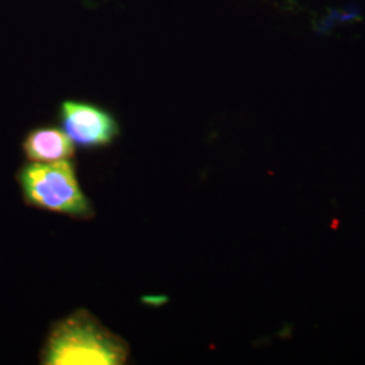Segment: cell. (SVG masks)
I'll return each mask as SVG.
<instances>
[{
    "label": "cell",
    "instance_id": "1",
    "mask_svg": "<svg viewBox=\"0 0 365 365\" xmlns=\"http://www.w3.org/2000/svg\"><path fill=\"white\" fill-rule=\"evenodd\" d=\"M129 346L93 315L78 310L52 327L41 352L46 365L125 364Z\"/></svg>",
    "mask_w": 365,
    "mask_h": 365
},
{
    "label": "cell",
    "instance_id": "2",
    "mask_svg": "<svg viewBox=\"0 0 365 365\" xmlns=\"http://www.w3.org/2000/svg\"><path fill=\"white\" fill-rule=\"evenodd\" d=\"M27 206L78 220L93 217V209L80 188L71 160L24 164L16 172Z\"/></svg>",
    "mask_w": 365,
    "mask_h": 365
},
{
    "label": "cell",
    "instance_id": "3",
    "mask_svg": "<svg viewBox=\"0 0 365 365\" xmlns=\"http://www.w3.org/2000/svg\"><path fill=\"white\" fill-rule=\"evenodd\" d=\"M58 119L73 144L86 149L107 146L119 134L115 117L103 107L88 102H63Z\"/></svg>",
    "mask_w": 365,
    "mask_h": 365
},
{
    "label": "cell",
    "instance_id": "4",
    "mask_svg": "<svg viewBox=\"0 0 365 365\" xmlns=\"http://www.w3.org/2000/svg\"><path fill=\"white\" fill-rule=\"evenodd\" d=\"M22 149L29 161L54 163L71 160L75 155V144L66 131L54 126L36 128L27 133Z\"/></svg>",
    "mask_w": 365,
    "mask_h": 365
}]
</instances>
